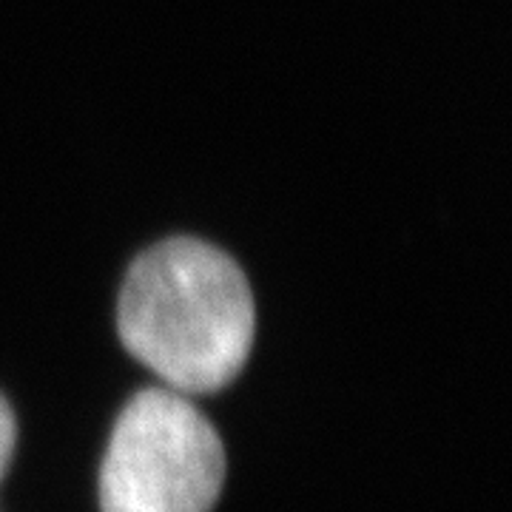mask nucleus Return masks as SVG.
Here are the masks:
<instances>
[{
	"instance_id": "obj_1",
	"label": "nucleus",
	"mask_w": 512,
	"mask_h": 512,
	"mask_svg": "<svg viewBox=\"0 0 512 512\" xmlns=\"http://www.w3.org/2000/svg\"><path fill=\"white\" fill-rule=\"evenodd\" d=\"M117 328L177 393H211L234 382L251 353L254 293L225 251L202 239H165L128 268Z\"/></svg>"
},
{
	"instance_id": "obj_2",
	"label": "nucleus",
	"mask_w": 512,
	"mask_h": 512,
	"mask_svg": "<svg viewBox=\"0 0 512 512\" xmlns=\"http://www.w3.org/2000/svg\"><path fill=\"white\" fill-rule=\"evenodd\" d=\"M225 450L177 390H143L120 413L100 470L103 512H211Z\"/></svg>"
},
{
	"instance_id": "obj_3",
	"label": "nucleus",
	"mask_w": 512,
	"mask_h": 512,
	"mask_svg": "<svg viewBox=\"0 0 512 512\" xmlns=\"http://www.w3.org/2000/svg\"><path fill=\"white\" fill-rule=\"evenodd\" d=\"M15 441H18V424H15V413L0 396V478L6 476L12 456H15Z\"/></svg>"
}]
</instances>
